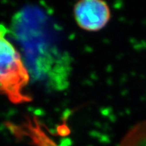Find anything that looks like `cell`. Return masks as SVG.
I'll use <instances>...</instances> for the list:
<instances>
[{"label": "cell", "instance_id": "obj_1", "mask_svg": "<svg viewBox=\"0 0 146 146\" xmlns=\"http://www.w3.org/2000/svg\"><path fill=\"white\" fill-rule=\"evenodd\" d=\"M7 30L0 25V95L12 103L30 101L24 89L30 81V74L20 54L6 38Z\"/></svg>", "mask_w": 146, "mask_h": 146}, {"label": "cell", "instance_id": "obj_2", "mask_svg": "<svg viewBox=\"0 0 146 146\" xmlns=\"http://www.w3.org/2000/svg\"><path fill=\"white\" fill-rule=\"evenodd\" d=\"M73 13L77 25L89 32L103 29L111 17L110 9L104 0H78Z\"/></svg>", "mask_w": 146, "mask_h": 146}]
</instances>
